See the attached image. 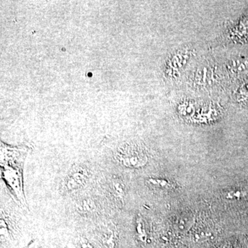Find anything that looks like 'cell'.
<instances>
[{
  "label": "cell",
  "mask_w": 248,
  "mask_h": 248,
  "mask_svg": "<svg viewBox=\"0 0 248 248\" xmlns=\"http://www.w3.org/2000/svg\"><path fill=\"white\" fill-rule=\"evenodd\" d=\"M116 159L126 166L130 168L141 167L146 164L147 157L140 150L135 146H121L116 152Z\"/></svg>",
  "instance_id": "cell-2"
},
{
  "label": "cell",
  "mask_w": 248,
  "mask_h": 248,
  "mask_svg": "<svg viewBox=\"0 0 248 248\" xmlns=\"http://www.w3.org/2000/svg\"><path fill=\"white\" fill-rule=\"evenodd\" d=\"M25 153L16 148H1V176L16 198L26 205L22 169Z\"/></svg>",
  "instance_id": "cell-1"
},
{
  "label": "cell",
  "mask_w": 248,
  "mask_h": 248,
  "mask_svg": "<svg viewBox=\"0 0 248 248\" xmlns=\"http://www.w3.org/2000/svg\"><path fill=\"white\" fill-rule=\"evenodd\" d=\"M111 187H112L113 195L115 197H118V198H122L124 194V186L121 182L120 179H113L112 181V184H111Z\"/></svg>",
  "instance_id": "cell-5"
},
{
  "label": "cell",
  "mask_w": 248,
  "mask_h": 248,
  "mask_svg": "<svg viewBox=\"0 0 248 248\" xmlns=\"http://www.w3.org/2000/svg\"><path fill=\"white\" fill-rule=\"evenodd\" d=\"M88 176L86 169L79 166L73 168L63 181V188L68 192L79 190L87 182Z\"/></svg>",
  "instance_id": "cell-3"
},
{
  "label": "cell",
  "mask_w": 248,
  "mask_h": 248,
  "mask_svg": "<svg viewBox=\"0 0 248 248\" xmlns=\"http://www.w3.org/2000/svg\"><path fill=\"white\" fill-rule=\"evenodd\" d=\"M99 239L107 248H115L117 240V228L112 222L103 223L98 231Z\"/></svg>",
  "instance_id": "cell-4"
},
{
  "label": "cell",
  "mask_w": 248,
  "mask_h": 248,
  "mask_svg": "<svg viewBox=\"0 0 248 248\" xmlns=\"http://www.w3.org/2000/svg\"><path fill=\"white\" fill-rule=\"evenodd\" d=\"M150 182L152 183V184H155V185H157V184H159L161 187H172V184L170 182H166V180H160V179H158V180H155V179H151Z\"/></svg>",
  "instance_id": "cell-8"
},
{
  "label": "cell",
  "mask_w": 248,
  "mask_h": 248,
  "mask_svg": "<svg viewBox=\"0 0 248 248\" xmlns=\"http://www.w3.org/2000/svg\"><path fill=\"white\" fill-rule=\"evenodd\" d=\"M246 195H247V192H246V191L236 190V192L231 191L228 193V198H241V197H244Z\"/></svg>",
  "instance_id": "cell-7"
},
{
  "label": "cell",
  "mask_w": 248,
  "mask_h": 248,
  "mask_svg": "<svg viewBox=\"0 0 248 248\" xmlns=\"http://www.w3.org/2000/svg\"><path fill=\"white\" fill-rule=\"evenodd\" d=\"M79 248H93L86 239H81L79 241Z\"/></svg>",
  "instance_id": "cell-9"
},
{
  "label": "cell",
  "mask_w": 248,
  "mask_h": 248,
  "mask_svg": "<svg viewBox=\"0 0 248 248\" xmlns=\"http://www.w3.org/2000/svg\"><path fill=\"white\" fill-rule=\"evenodd\" d=\"M79 208H81V210H84V211L92 212L95 208V206H94V204L92 201L86 200L82 202Z\"/></svg>",
  "instance_id": "cell-6"
}]
</instances>
